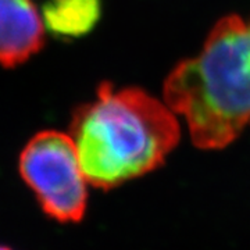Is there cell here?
I'll list each match as a JSON object with an SVG mask.
<instances>
[{
	"label": "cell",
	"mask_w": 250,
	"mask_h": 250,
	"mask_svg": "<svg viewBox=\"0 0 250 250\" xmlns=\"http://www.w3.org/2000/svg\"><path fill=\"white\" fill-rule=\"evenodd\" d=\"M20 175L42 210L59 223H78L88 205V181L71 136L46 129L34 135L18 160Z\"/></svg>",
	"instance_id": "3957f363"
},
{
	"label": "cell",
	"mask_w": 250,
	"mask_h": 250,
	"mask_svg": "<svg viewBox=\"0 0 250 250\" xmlns=\"http://www.w3.org/2000/svg\"><path fill=\"white\" fill-rule=\"evenodd\" d=\"M0 250H13V249H10V248H7V246H3V245H0Z\"/></svg>",
	"instance_id": "8992f818"
},
{
	"label": "cell",
	"mask_w": 250,
	"mask_h": 250,
	"mask_svg": "<svg viewBox=\"0 0 250 250\" xmlns=\"http://www.w3.org/2000/svg\"><path fill=\"white\" fill-rule=\"evenodd\" d=\"M100 9V0H43L42 20L56 38L75 39L96 25Z\"/></svg>",
	"instance_id": "5b68a950"
},
{
	"label": "cell",
	"mask_w": 250,
	"mask_h": 250,
	"mask_svg": "<svg viewBox=\"0 0 250 250\" xmlns=\"http://www.w3.org/2000/svg\"><path fill=\"white\" fill-rule=\"evenodd\" d=\"M164 100L200 149H223L250 126V18L218 21L200 53L168 75Z\"/></svg>",
	"instance_id": "7a4b0ae2"
},
{
	"label": "cell",
	"mask_w": 250,
	"mask_h": 250,
	"mask_svg": "<svg viewBox=\"0 0 250 250\" xmlns=\"http://www.w3.org/2000/svg\"><path fill=\"white\" fill-rule=\"evenodd\" d=\"M70 136L88 184L111 189L156 170L179 141L172 110L138 88L104 82L74 111Z\"/></svg>",
	"instance_id": "6da1fadb"
},
{
	"label": "cell",
	"mask_w": 250,
	"mask_h": 250,
	"mask_svg": "<svg viewBox=\"0 0 250 250\" xmlns=\"http://www.w3.org/2000/svg\"><path fill=\"white\" fill-rule=\"evenodd\" d=\"M45 24L34 0H0V64L14 68L45 43Z\"/></svg>",
	"instance_id": "277c9868"
}]
</instances>
